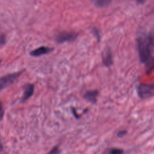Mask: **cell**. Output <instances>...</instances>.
I'll return each mask as SVG.
<instances>
[{"label":"cell","mask_w":154,"mask_h":154,"mask_svg":"<svg viewBox=\"0 0 154 154\" xmlns=\"http://www.w3.org/2000/svg\"><path fill=\"white\" fill-rule=\"evenodd\" d=\"M137 47L141 62L146 64L151 59L154 48V29L140 34L137 38Z\"/></svg>","instance_id":"obj_1"},{"label":"cell","mask_w":154,"mask_h":154,"mask_svg":"<svg viewBox=\"0 0 154 154\" xmlns=\"http://www.w3.org/2000/svg\"><path fill=\"white\" fill-rule=\"evenodd\" d=\"M137 94L142 99L154 96V84H140L137 88Z\"/></svg>","instance_id":"obj_2"},{"label":"cell","mask_w":154,"mask_h":154,"mask_svg":"<svg viewBox=\"0 0 154 154\" xmlns=\"http://www.w3.org/2000/svg\"><path fill=\"white\" fill-rule=\"evenodd\" d=\"M78 36V34L72 31H61L58 32L55 36V40L57 43H63L64 42H73L75 41Z\"/></svg>","instance_id":"obj_3"},{"label":"cell","mask_w":154,"mask_h":154,"mask_svg":"<svg viewBox=\"0 0 154 154\" xmlns=\"http://www.w3.org/2000/svg\"><path fill=\"white\" fill-rule=\"evenodd\" d=\"M23 72L24 70H23L21 71L10 73L7 75L2 76L0 79L1 90H2L3 89L13 84L14 82V81L23 73Z\"/></svg>","instance_id":"obj_4"},{"label":"cell","mask_w":154,"mask_h":154,"mask_svg":"<svg viewBox=\"0 0 154 154\" xmlns=\"http://www.w3.org/2000/svg\"><path fill=\"white\" fill-rule=\"evenodd\" d=\"M102 63L106 67H109L113 63V57L111 48L107 46L102 53Z\"/></svg>","instance_id":"obj_5"},{"label":"cell","mask_w":154,"mask_h":154,"mask_svg":"<svg viewBox=\"0 0 154 154\" xmlns=\"http://www.w3.org/2000/svg\"><path fill=\"white\" fill-rule=\"evenodd\" d=\"M23 95L20 101L21 103L25 102L33 95L34 86L32 84L28 83L23 85Z\"/></svg>","instance_id":"obj_6"},{"label":"cell","mask_w":154,"mask_h":154,"mask_svg":"<svg viewBox=\"0 0 154 154\" xmlns=\"http://www.w3.org/2000/svg\"><path fill=\"white\" fill-rule=\"evenodd\" d=\"M54 50V48L52 47H47V46H40L32 51H31L29 52V55L32 57H40L42 55H45L48 54L52 51Z\"/></svg>","instance_id":"obj_7"},{"label":"cell","mask_w":154,"mask_h":154,"mask_svg":"<svg viewBox=\"0 0 154 154\" xmlns=\"http://www.w3.org/2000/svg\"><path fill=\"white\" fill-rule=\"evenodd\" d=\"M98 94H99V92L96 90H87L84 94L83 97L87 102L94 104L96 103Z\"/></svg>","instance_id":"obj_8"},{"label":"cell","mask_w":154,"mask_h":154,"mask_svg":"<svg viewBox=\"0 0 154 154\" xmlns=\"http://www.w3.org/2000/svg\"><path fill=\"white\" fill-rule=\"evenodd\" d=\"M146 65V73L149 74L154 71V58H151Z\"/></svg>","instance_id":"obj_9"},{"label":"cell","mask_w":154,"mask_h":154,"mask_svg":"<svg viewBox=\"0 0 154 154\" xmlns=\"http://www.w3.org/2000/svg\"><path fill=\"white\" fill-rule=\"evenodd\" d=\"M124 152L123 150L122 149H118V148H111L109 149L106 153L109 154H117V153H123Z\"/></svg>","instance_id":"obj_10"},{"label":"cell","mask_w":154,"mask_h":154,"mask_svg":"<svg viewBox=\"0 0 154 154\" xmlns=\"http://www.w3.org/2000/svg\"><path fill=\"white\" fill-rule=\"evenodd\" d=\"M92 33L93 34V35L96 37V38L97 40V42L99 43L100 42V32L97 29V28H93L92 29Z\"/></svg>","instance_id":"obj_11"},{"label":"cell","mask_w":154,"mask_h":154,"mask_svg":"<svg viewBox=\"0 0 154 154\" xmlns=\"http://www.w3.org/2000/svg\"><path fill=\"white\" fill-rule=\"evenodd\" d=\"M110 1L111 0H97L96 4L99 7H104L107 5L110 2Z\"/></svg>","instance_id":"obj_12"},{"label":"cell","mask_w":154,"mask_h":154,"mask_svg":"<svg viewBox=\"0 0 154 154\" xmlns=\"http://www.w3.org/2000/svg\"><path fill=\"white\" fill-rule=\"evenodd\" d=\"M60 153V149H58V146H56L54 147L51 150V151H49V152H48V153H49V154H51V153L54 154V153Z\"/></svg>","instance_id":"obj_13"},{"label":"cell","mask_w":154,"mask_h":154,"mask_svg":"<svg viewBox=\"0 0 154 154\" xmlns=\"http://www.w3.org/2000/svg\"><path fill=\"white\" fill-rule=\"evenodd\" d=\"M128 132L126 130H120L117 132V137L119 138H122L123 137H124L125 135H126L127 134Z\"/></svg>","instance_id":"obj_14"},{"label":"cell","mask_w":154,"mask_h":154,"mask_svg":"<svg viewBox=\"0 0 154 154\" xmlns=\"http://www.w3.org/2000/svg\"><path fill=\"white\" fill-rule=\"evenodd\" d=\"M71 111H72V113L73 114V115L74 116V117L76 118V119H79L81 117V116H80V115H79L78 113H76V109H75V108H74V107H71Z\"/></svg>","instance_id":"obj_15"},{"label":"cell","mask_w":154,"mask_h":154,"mask_svg":"<svg viewBox=\"0 0 154 154\" xmlns=\"http://www.w3.org/2000/svg\"><path fill=\"white\" fill-rule=\"evenodd\" d=\"M0 43H1V45L2 46V45H4L5 43H6V38H5V35L4 34H1V41H0Z\"/></svg>","instance_id":"obj_16"},{"label":"cell","mask_w":154,"mask_h":154,"mask_svg":"<svg viewBox=\"0 0 154 154\" xmlns=\"http://www.w3.org/2000/svg\"><path fill=\"white\" fill-rule=\"evenodd\" d=\"M4 111L3 109V106H2V105H1V121H2L3 116H4Z\"/></svg>","instance_id":"obj_17"},{"label":"cell","mask_w":154,"mask_h":154,"mask_svg":"<svg viewBox=\"0 0 154 154\" xmlns=\"http://www.w3.org/2000/svg\"><path fill=\"white\" fill-rule=\"evenodd\" d=\"M137 1L139 3H143V2H144L145 1V0H137Z\"/></svg>","instance_id":"obj_18"}]
</instances>
